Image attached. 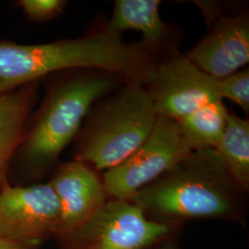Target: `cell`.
Returning <instances> with one entry per match:
<instances>
[{
    "mask_svg": "<svg viewBox=\"0 0 249 249\" xmlns=\"http://www.w3.org/2000/svg\"><path fill=\"white\" fill-rule=\"evenodd\" d=\"M160 54L142 42L127 44L107 25L83 36L41 45L0 40V97L58 72L94 70L142 85Z\"/></svg>",
    "mask_w": 249,
    "mask_h": 249,
    "instance_id": "6da1fadb",
    "label": "cell"
},
{
    "mask_svg": "<svg viewBox=\"0 0 249 249\" xmlns=\"http://www.w3.org/2000/svg\"><path fill=\"white\" fill-rule=\"evenodd\" d=\"M154 223L181 230L196 220L247 227L249 201L215 149L192 151L129 200Z\"/></svg>",
    "mask_w": 249,
    "mask_h": 249,
    "instance_id": "7a4b0ae2",
    "label": "cell"
},
{
    "mask_svg": "<svg viewBox=\"0 0 249 249\" xmlns=\"http://www.w3.org/2000/svg\"><path fill=\"white\" fill-rule=\"evenodd\" d=\"M123 84L116 75L94 70H71L47 77L44 98L31 116L14 158L30 174L42 177L76 139L93 106Z\"/></svg>",
    "mask_w": 249,
    "mask_h": 249,
    "instance_id": "3957f363",
    "label": "cell"
},
{
    "mask_svg": "<svg viewBox=\"0 0 249 249\" xmlns=\"http://www.w3.org/2000/svg\"><path fill=\"white\" fill-rule=\"evenodd\" d=\"M158 116L140 83H124L96 103L77 135L74 160L100 171L118 165L151 135Z\"/></svg>",
    "mask_w": 249,
    "mask_h": 249,
    "instance_id": "277c9868",
    "label": "cell"
},
{
    "mask_svg": "<svg viewBox=\"0 0 249 249\" xmlns=\"http://www.w3.org/2000/svg\"><path fill=\"white\" fill-rule=\"evenodd\" d=\"M179 231L149 220L129 200L108 199L87 223L57 241L59 249H152Z\"/></svg>",
    "mask_w": 249,
    "mask_h": 249,
    "instance_id": "5b68a950",
    "label": "cell"
},
{
    "mask_svg": "<svg viewBox=\"0 0 249 249\" xmlns=\"http://www.w3.org/2000/svg\"><path fill=\"white\" fill-rule=\"evenodd\" d=\"M177 120L158 116L142 145L103 175L108 199L130 200L142 188L160 178L192 152Z\"/></svg>",
    "mask_w": 249,
    "mask_h": 249,
    "instance_id": "8992f818",
    "label": "cell"
},
{
    "mask_svg": "<svg viewBox=\"0 0 249 249\" xmlns=\"http://www.w3.org/2000/svg\"><path fill=\"white\" fill-rule=\"evenodd\" d=\"M158 116L179 120L206 104L222 100L218 80L178 51L161 56L142 85Z\"/></svg>",
    "mask_w": 249,
    "mask_h": 249,
    "instance_id": "52a82bcc",
    "label": "cell"
},
{
    "mask_svg": "<svg viewBox=\"0 0 249 249\" xmlns=\"http://www.w3.org/2000/svg\"><path fill=\"white\" fill-rule=\"evenodd\" d=\"M60 221L57 197L49 183L8 185L0 192V237L40 248L55 237Z\"/></svg>",
    "mask_w": 249,
    "mask_h": 249,
    "instance_id": "ba28073f",
    "label": "cell"
},
{
    "mask_svg": "<svg viewBox=\"0 0 249 249\" xmlns=\"http://www.w3.org/2000/svg\"><path fill=\"white\" fill-rule=\"evenodd\" d=\"M48 183L60 208L56 240L77 231L108 200L102 175L80 160L59 164Z\"/></svg>",
    "mask_w": 249,
    "mask_h": 249,
    "instance_id": "9c48e42d",
    "label": "cell"
},
{
    "mask_svg": "<svg viewBox=\"0 0 249 249\" xmlns=\"http://www.w3.org/2000/svg\"><path fill=\"white\" fill-rule=\"evenodd\" d=\"M209 28V33L185 54L201 71L220 80L249 63V11L244 9L235 15H222Z\"/></svg>",
    "mask_w": 249,
    "mask_h": 249,
    "instance_id": "30bf717a",
    "label": "cell"
},
{
    "mask_svg": "<svg viewBox=\"0 0 249 249\" xmlns=\"http://www.w3.org/2000/svg\"><path fill=\"white\" fill-rule=\"evenodd\" d=\"M160 0H116L107 29L121 35L133 30L142 33V44L160 54L178 51L174 46L172 27L160 15Z\"/></svg>",
    "mask_w": 249,
    "mask_h": 249,
    "instance_id": "8fae6325",
    "label": "cell"
},
{
    "mask_svg": "<svg viewBox=\"0 0 249 249\" xmlns=\"http://www.w3.org/2000/svg\"><path fill=\"white\" fill-rule=\"evenodd\" d=\"M35 81L0 97V192L9 185V171L39 97Z\"/></svg>",
    "mask_w": 249,
    "mask_h": 249,
    "instance_id": "7c38bea8",
    "label": "cell"
},
{
    "mask_svg": "<svg viewBox=\"0 0 249 249\" xmlns=\"http://www.w3.org/2000/svg\"><path fill=\"white\" fill-rule=\"evenodd\" d=\"M215 150L234 184L249 194V119L230 112L222 140Z\"/></svg>",
    "mask_w": 249,
    "mask_h": 249,
    "instance_id": "4fadbf2b",
    "label": "cell"
},
{
    "mask_svg": "<svg viewBox=\"0 0 249 249\" xmlns=\"http://www.w3.org/2000/svg\"><path fill=\"white\" fill-rule=\"evenodd\" d=\"M229 114L223 100H215L179 119L178 124L192 151L216 149L222 140Z\"/></svg>",
    "mask_w": 249,
    "mask_h": 249,
    "instance_id": "5bb4252c",
    "label": "cell"
},
{
    "mask_svg": "<svg viewBox=\"0 0 249 249\" xmlns=\"http://www.w3.org/2000/svg\"><path fill=\"white\" fill-rule=\"evenodd\" d=\"M218 89L222 100H230L239 106L246 115H249V69L238 71L230 76L218 80Z\"/></svg>",
    "mask_w": 249,
    "mask_h": 249,
    "instance_id": "9a60e30c",
    "label": "cell"
},
{
    "mask_svg": "<svg viewBox=\"0 0 249 249\" xmlns=\"http://www.w3.org/2000/svg\"><path fill=\"white\" fill-rule=\"evenodd\" d=\"M17 5L30 19L45 22L61 14L68 2L65 0H19Z\"/></svg>",
    "mask_w": 249,
    "mask_h": 249,
    "instance_id": "2e32d148",
    "label": "cell"
},
{
    "mask_svg": "<svg viewBox=\"0 0 249 249\" xmlns=\"http://www.w3.org/2000/svg\"><path fill=\"white\" fill-rule=\"evenodd\" d=\"M180 233L181 231L172 234L168 238L162 241L152 249H180V241H179Z\"/></svg>",
    "mask_w": 249,
    "mask_h": 249,
    "instance_id": "e0dca14e",
    "label": "cell"
},
{
    "mask_svg": "<svg viewBox=\"0 0 249 249\" xmlns=\"http://www.w3.org/2000/svg\"><path fill=\"white\" fill-rule=\"evenodd\" d=\"M0 249H39L33 246L15 243L0 237Z\"/></svg>",
    "mask_w": 249,
    "mask_h": 249,
    "instance_id": "ac0fdd59",
    "label": "cell"
}]
</instances>
